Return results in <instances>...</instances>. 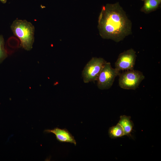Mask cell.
Returning a JSON list of instances; mask_svg holds the SVG:
<instances>
[{"label":"cell","mask_w":161,"mask_h":161,"mask_svg":"<svg viewBox=\"0 0 161 161\" xmlns=\"http://www.w3.org/2000/svg\"><path fill=\"white\" fill-rule=\"evenodd\" d=\"M102 38L118 42L131 34L132 23L118 2L103 6L98 19Z\"/></svg>","instance_id":"cell-1"},{"label":"cell","mask_w":161,"mask_h":161,"mask_svg":"<svg viewBox=\"0 0 161 161\" xmlns=\"http://www.w3.org/2000/svg\"><path fill=\"white\" fill-rule=\"evenodd\" d=\"M10 28L14 35L19 39L21 47L27 51L31 49L34 41L35 27L33 24L25 20L16 19Z\"/></svg>","instance_id":"cell-2"},{"label":"cell","mask_w":161,"mask_h":161,"mask_svg":"<svg viewBox=\"0 0 161 161\" xmlns=\"http://www.w3.org/2000/svg\"><path fill=\"white\" fill-rule=\"evenodd\" d=\"M119 85L124 89L135 90L145 78L142 72L132 70H126L119 75Z\"/></svg>","instance_id":"cell-3"},{"label":"cell","mask_w":161,"mask_h":161,"mask_svg":"<svg viewBox=\"0 0 161 161\" xmlns=\"http://www.w3.org/2000/svg\"><path fill=\"white\" fill-rule=\"evenodd\" d=\"M106 61L101 58H92L86 64L82 72L83 81L86 83L97 80Z\"/></svg>","instance_id":"cell-4"},{"label":"cell","mask_w":161,"mask_h":161,"mask_svg":"<svg viewBox=\"0 0 161 161\" xmlns=\"http://www.w3.org/2000/svg\"><path fill=\"white\" fill-rule=\"evenodd\" d=\"M120 73V72L115 68L112 67L110 62L106 61L97 80L98 88L101 90L110 88L115 78Z\"/></svg>","instance_id":"cell-5"},{"label":"cell","mask_w":161,"mask_h":161,"mask_svg":"<svg viewBox=\"0 0 161 161\" xmlns=\"http://www.w3.org/2000/svg\"><path fill=\"white\" fill-rule=\"evenodd\" d=\"M136 58V52L132 48L121 53L115 63V68L119 72L134 70Z\"/></svg>","instance_id":"cell-6"},{"label":"cell","mask_w":161,"mask_h":161,"mask_svg":"<svg viewBox=\"0 0 161 161\" xmlns=\"http://www.w3.org/2000/svg\"><path fill=\"white\" fill-rule=\"evenodd\" d=\"M44 132L47 133L54 134L57 140L61 143H69L76 145L74 137L66 129H61L56 127L52 129H46Z\"/></svg>","instance_id":"cell-7"},{"label":"cell","mask_w":161,"mask_h":161,"mask_svg":"<svg viewBox=\"0 0 161 161\" xmlns=\"http://www.w3.org/2000/svg\"><path fill=\"white\" fill-rule=\"evenodd\" d=\"M131 118L130 116L121 115L120 117V119L118 123L122 127L125 135L128 136H131V133L134 126V123Z\"/></svg>","instance_id":"cell-8"},{"label":"cell","mask_w":161,"mask_h":161,"mask_svg":"<svg viewBox=\"0 0 161 161\" xmlns=\"http://www.w3.org/2000/svg\"><path fill=\"white\" fill-rule=\"evenodd\" d=\"M144 2L141 11L145 13H149L155 10L159 7L161 0H142Z\"/></svg>","instance_id":"cell-9"},{"label":"cell","mask_w":161,"mask_h":161,"mask_svg":"<svg viewBox=\"0 0 161 161\" xmlns=\"http://www.w3.org/2000/svg\"><path fill=\"white\" fill-rule=\"evenodd\" d=\"M108 134L109 137L112 139H115L125 135L123 129L118 123L116 125L109 128Z\"/></svg>","instance_id":"cell-10"},{"label":"cell","mask_w":161,"mask_h":161,"mask_svg":"<svg viewBox=\"0 0 161 161\" xmlns=\"http://www.w3.org/2000/svg\"><path fill=\"white\" fill-rule=\"evenodd\" d=\"M4 45V42L3 36L0 35V63L7 57V53Z\"/></svg>","instance_id":"cell-11"}]
</instances>
